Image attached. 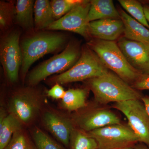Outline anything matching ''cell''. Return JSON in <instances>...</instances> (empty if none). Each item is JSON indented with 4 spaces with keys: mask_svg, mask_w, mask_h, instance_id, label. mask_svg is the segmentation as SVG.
Segmentation results:
<instances>
[{
    "mask_svg": "<svg viewBox=\"0 0 149 149\" xmlns=\"http://www.w3.org/2000/svg\"><path fill=\"white\" fill-rule=\"evenodd\" d=\"M87 83L96 101L101 104L141 99L143 96L139 91L110 71L87 80Z\"/></svg>",
    "mask_w": 149,
    "mask_h": 149,
    "instance_id": "6da1fadb",
    "label": "cell"
},
{
    "mask_svg": "<svg viewBox=\"0 0 149 149\" xmlns=\"http://www.w3.org/2000/svg\"><path fill=\"white\" fill-rule=\"evenodd\" d=\"M65 36L61 33L40 32L24 39L20 44L22 54L20 74L26 78L30 67L47 54L58 50L66 42Z\"/></svg>",
    "mask_w": 149,
    "mask_h": 149,
    "instance_id": "7a4b0ae2",
    "label": "cell"
},
{
    "mask_svg": "<svg viewBox=\"0 0 149 149\" xmlns=\"http://www.w3.org/2000/svg\"><path fill=\"white\" fill-rule=\"evenodd\" d=\"M88 45L108 69L131 86L142 74L130 65L114 41L95 39L91 40Z\"/></svg>",
    "mask_w": 149,
    "mask_h": 149,
    "instance_id": "3957f363",
    "label": "cell"
},
{
    "mask_svg": "<svg viewBox=\"0 0 149 149\" xmlns=\"http://www.w3.org/2000/svg\"><path fill=\"white\" fill-rule=\"evenodd\" d=\"M97 54L89 47L83 48L79 59L70 69L49 80L54 85L67 84L88 80L99 77L109 72Z\"/></svg>",
    "mask_w": 149,
    "mask_h": 149,
    "instance_id": "277c9868",
    "label": "cell"
},
{
    "mask_svg": "<svg viewBox=\"0 0 149 149\" xmlns=\"http://www.w3.org/2000/svg\"><path fill=\"white\" fill-rule=\"evenodd\" d=\"M80 55L78 45L69 43L61 53L43 62L28 73L27 85L34 87L52 74L65 72L76 63Z\"/></svg>",
    "mask_w": 149,
    "mask_h": 149,
    "instance_id": "5b68a950",
    "label": "cell"
},
{
    "mask_svg": "<svg viewBox=\"0 0 149 149\" xmlns=\"http://www.w3.org/2000/svg\"><path fill=\"white\" fill-rule=\"evenodd\" d=\"M33 87L17 89L9 100V113L15 116L23 125H29L34 122L42 107V96Z\"/></svg>",
    "mask_w": 149,
    "mask_h": 149,
    "instance_id": "8992f818",
    "label": "cell"
},
{
    "mask_svg": "<svg viewBox=\"0 0 149 149\" xmlns=\"http://www.w3.org/2000/svg\"><path fill=\"white\" fill-rule=\"evenodd\" d=\"M98 144V149H123L139 143V139L129 125H107L88 132Z\"/></svg>",
    "mask_w": 149,
    "mask_h": 149,
    "instance_id": "52a82bcc",
    "label": "cell"
},
{
    "mask_svg": "<svg viewBox=\"0 0 149 149\" xmlns=\"http://www.w3.org/2000/svg\"><path fill=\"white\" fill-rule=\"evenodd\" d=\"M17 30L10 32L2 38L0 45V59L7 80L11 84L18 81L22 56Z\"/></svg>",
    "mask_w": 149,
    "mask_h": 149,
    "instance_id": "ba28073f",
    "label": "cell"
},
{
    "mask_svg": "<svg viewBox=\"0 0 149 149\" xmlns=\"http://www.w3.org/2000/svg\"><path fill=\"white\" fill-rule=\"evenodd\" d=\"M112 107L122 113L128 120L129 127L139 142L149 144V116L141 99L115 103Z\"/></svg>",
    "mask_w": 149,
    "mask_h": 149,
    "instance_id": "9c48e42d",
    "label": "cell"
},
{
    "mask_svg": "<svg viewBox=\"0 0 149 149\" xmlns=\"http://www.w3.org/2000/svg\"><path fill=\"white\" fill-rule=\"evenodd\" d=\"M91 1H84L47 28L50 30H64L79 34L85 38L90 37L88 19Z\"/></svg>",
    "mask_w": 149,
    "mask_h": 149,
    "instance_id": "30bf717a",
    "label": "cell"
},
{
    "mask_svg": "<svg viewBox=\"0 0 149 149\" xmlns=\"http://www.w3.org/2000/svg\"><path fill=\"white\" fill-rule=\"evenodd\" d=\"M74 126L86 133L107 125L121 123L120 118L108 109L88 110L72 118Z\"/></svg>",
    "mask_w": 149,
    "mask_h": 149,
    "instance_id": "8fae6325",
    "label": "cell"
},
{
    "mask_svg": "<svg viewBox=\"0 0 149 149\" xmlns=\"http://www.w3.org/2000/svg\"><path fill=\"white\" fill-rule=\"evenodd\" d=\"M118 45L129 64L142 74H149V46L120 37Z\"/></svg>",
    "mask_w": 149,
    "mask_h": 149,
    "instance_id": "7c38bea8",
    "label": "cell"
},
{
    "mask_svg": "<svg viewBox=\"0 0 149 149\" xmlns=\"http://www.w3.org/2000/svg\"><path fill=\"white\" fill-rule=\"evenodd\" d=\"M45 127L65 146H69L70 140L74 126L72 119L53 111H45L42 116Z\"/></svg>",
    "mask_w": 149,
    "mask_h": 149,
    "instance_id": "4fadbf2b",
    "label": "cell"
},
{
    "mask_svg": "<svg viewBox=\"0 0 149 149\" xmlns=\"http://www.w3.org/2000/svg\"><path fill=\"white\" fill-rule=\"evenodd\" d=\"M124 25L121 19H100L89 24L90 36L98 40L114 41L124 34Z\"/></svg>",
    "mask_w": 149,
    "mask_h": 149,
    "instance_id": "5bb4252c",
    "label": "cell"
},
{
    "mask_svg": "<svg viewBox=\"0 0 149 149\" xmlns=\"http://www.w3.org/2000/svg\"><path fill=\"white\" fill-rule=\"evenodd\" d=\"M124 25V37L149 46V29L122 9L118 10Z\"/></svg>",
    "mask_w": 149,
    "mask_h": 149,
    "instance_id": "9a60e30c",
    "label": "cell"
},
{
    "mask_svg": "<svg viewBox=\"0 0 149 149\" xmlns=\"http://www.w3.org/2000/svg\"><path fill=\"white\" fill-rule=\"evenodd\" d=\"M90 22L100 19H121L111 0H92L88 15Z\"/></svg>",
    "mask_w": 149,
    "mask_h": 149,
    "instance_id": "2e32d148",
    "label": "cell"
},
{
    "mask_svg": "<svg viewBox=\"0 0 149 149\" xmlns=\"http://www.w3.org/2000/svg\"><path fill=\"white\" fill-rule=\"evenodd\" d=\"M34 25L37 30L47 29L55 21L51 7L48 0H37L34 4Z\"/></svg>",
    "mask_w": 149,
    "mask_h": 149,
    "instance_id": "e0dca14e",
    "label": "cell"
},
{
    "mask_svg": "<svg viewBox=\"0 0 149 149\" xmlns=\"http://www.w3.org/2000/svg\"><path fill=\"white\" fill-rule=\"evenodd\" d=\"M35 1L17 0L15 6V18L17 24L23 29H29L34 25L33 18Z\"/></svg>",
    "mask_w": 149,
    "mask_h": 149,
    "instance_id": "ac0fdd59",
    "label": "cell"
},
{
    "mask_svg": "<svg viewBox=\"0 0 149 149\" xmlns=\"http://www.w3.org/2000/svg\"><path fill=\"white\" fill-rule=\"evenodd\" d=\"M22 126L21 121L11 113L0 118V149H4L14 133L22 129Z\"/></svg>",
    "mask_w": 149,
    "mask_h": 149,
    "instance_id": "d6986e66",
    "label": "cell"
},
{
    "mask_svg": "<svg viewBox=\"0 0 149 149\" xmlns=\"http://www.w3.org/2000/svg\"><path fill=\"white\" fill-rule=\"evenodd\" d=\"M88 89H71L65 91L62 99L61 106L63 109L69 111H77L87 106L86 100Z\"/></svg>",
    "mask_w": 149,
    "mask_h": 149,
    "instance_id": "ffe728a7",
    "label": "cell"
},
{
    "mask_svg": "<svg viewBox=\"0 0 149 149\" xmlns=\"http://www.w3.org/2000/svg\"><path fill=\"white\" fill-rule=\"evenodd\" d=\"M70 149H98V144L88 133L74 127L70 140Z\"/></svg>",
    "mask_w": 149,
    "mask_h": 149,
    "instance_id": "44dd1931",
    "label": "cell"
},
{
    "mask_svg": "<svg viewBox=\"0 0 149 149\" xmlns=\"http://www.w3.org/2000/svg\"><path fill=\"white\" fill-rule=\"evenodd\" d=\"M120 5L132 17L149 29V23L144 13L143 6L136 0H119Z\"/></svg>",
    "mask_w": 149,
    "mask_h": 149,
    "instance_id": "7402d4cb",
    "label": "cell"
},
{
    "mask_svg": "<svg viewBox=\"0 0 149 149\" xmlns=\"http://www.w3.org/2000/svg\"><path fill=\"white\" fill-rule=\"evenodd\" d=\"M4 149H37L34 141L23 130L17 131Z\"/></svg>",
    "mask_w": 149,
    "mask_h": 149,
    "instance_id": "603a6c76",
    "label": "cell"
},
{
    "mask_svg": "<svg viewBox=\"0 0 149 149\" xmlns=\"http://www.w3.org/2000/svg\"><path fill=\"white\" fill-rule=\"evenodd\" d=\"M83 0H52L51 6L55 20L61 18L75 6L83 1Z\"/></svg>",
    "mask_w": 149,
    "mask_h": 149,
    "instance_id": "cb8c5ba5",
    "label": "cell"
},
{
    "mask_svg": "<svg viewBox=\"0 0 149 149\" xmlns=\"http://www.w3.org/2000/svg\"><path fill=\"white\" fill-rule=\"evenodd\" d=\"M32 138L37 149H65L40 128L33 129Z\"/></svg>",
    "mask_w": 149,
    "mask_h": 149,
    "instance_id": "d4e9b609",
    "label": "cell"
},
{
    "mask_svg": "<svg viewBox=\"0 0 149 149\" xmlns=\"http://www.w3.org/2000/svg\"><path fill=\"white\" fill-rule=\"evenodd\" d=\"M15 6L12 2H0V27L2 30H6L10 27L15 18Z\"/></svg>",
    "mask_w": 149,
    "mask_h": 149,
    "instance_id": "484cf974",
    "label": "cell"
},
{
    "mask_svg": "<svg viewBox=\"0 0 149 149\" xmlns=\"http://www.w3.org/2000/svg\"><path fill=\"white\" fill-rule=\"evenodd\" d=\"M132 86L137 91L149 90V74H141Z\"/></svg>",
    "mask_w": 149,
    "mask_h": 149,
    "instance_id": "4316f807",
    "label": "cell"
},
{
    "mask_svg": "<svg viewBox=\"0 0 149 149\" xmlns=\"http://www.w3.org/2000/svg\"><path fill=\"white\" fill-rule=\"evenodd\" d=\"M65 91L61 85L55 84L47 92L49 97L56 100L62 99L65 95Z\"/></svg>",
    "mask_w": 149,
    "mask_h": 149,
    "instance_id": "83f0119b",
    "label": "cell"
},
{
    "mask_svg": "<svg viewBox=\"0 0 149 149\" xmlns=\"http://www.w3.org/2000/svg\"><path fill=\"white\" fill-rule=\"evenodd\" d=\"M141 100L143 103L147 112L149 116V95H143Z\"/></svg>",
    "mask_w": 149,
    "mask_h": 149,
    "instance_id": "f1b7e54d",
    "label": "cell"
},
{
    "mask_svg": "<svg viewBox=\"0 0 149 149\" xmlns=\"http://www.w3.org/2000/svg\"><path fill=\"white\" fill-rule=\"evenodd\" d=\"M133 147L135 149H149V144L146 145L139 143L134 145Z\"/></svg>",
    "mask_w": 149,
    "mask_h": 149,
    "instance_id": "f546056e",
    "label": "cell"
},
{
    "mask_svg": "<svg viewBox=\"0 0 149 149\" xmlns=\"http://www.w3.org/2000/svg\"><path fill=\"white\" fill-rule=\"evenodd\" d=\"M143 6L144 13L147 21L149 23V5L144 4Z\"/></svg>",
    "mask_w": 149,
    "mask_h": 149,
    "instance_id": "4dcf8cb0",
    "label": "cell"
},
{
    "mask_svg": "<svg viewBox=\"0 0 149 149\" xmlns=\"http://www.w3.org/2000/svg\"><path fill=\"white\" fill-rule=\"evenodd\" d=\"M123 149H135L133 146L128 147V148H125Z\"/></svg>",
    "mask_w": 149,
    "mask_h": 149,
    "instance_id": "1f68e13d",
    "label": "cell"
}]
</instances>
